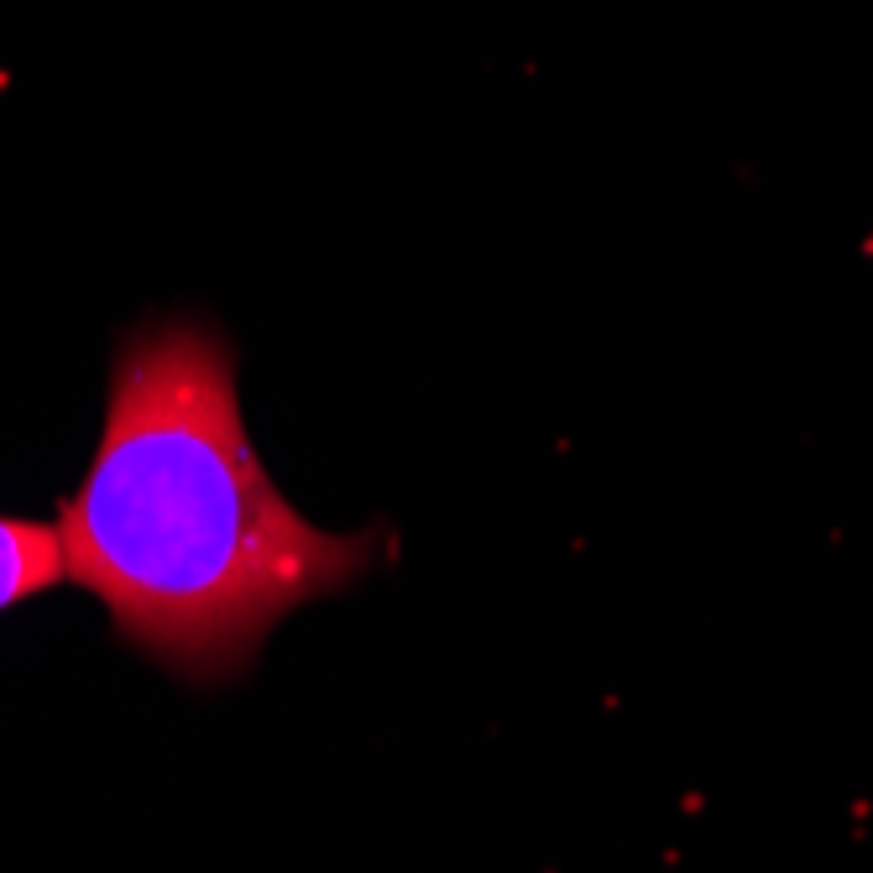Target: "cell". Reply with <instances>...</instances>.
I'll return each instance as SVG.
<instances>
[{"mask_svg":"<svg viewBox=\"0 0 873 873\" xmlns=\"http://www.w3.org/2000/svg\"><path fill=\"white\" fill-rule=\"evenodd\" d=\"M58 544L126 649L194 685L241 675L293 607L377 560L372 528L325 534L278 492L241 419L236 351L199 319L121 340Z\"/></svg>","mask_w":873,"mask_h":873,"instance_id":"obj_1","label":"cell"},{"mask_svg":"<svg viewBox=\"0 0 873 873\" xmlns=\"http://www.w3.org/2000/svg\"><path fill=\"white\" fill-rule=\"evenodd\" d=\"M68 576L58 528L37 518H6L0 513V612L27 602V596L53 591Z\"/></svg>","mask_w":873,"mask_h":873,"instance_id":"obj_2","label":"cell"}]
</instances>
